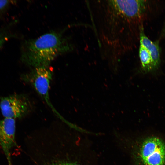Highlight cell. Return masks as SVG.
I'll use <instances>...</instances> for the list:
<instances>
[{"label":"cell","mask_w":165,"mask_h":165,"mask_svg":"<svg viewBox=\"0 0 165 165\" xmlns=\"http://www.w3.org/2000/svg\"><path fill=\"white\" fill-rule=\"evenodd\" d=\"M104 5V20L109 27L111 39H124L130 28L142 24L148 12L149 2L146 0H108ZM127 37V36H126Z\"/></svg>","instance_id":"7a4b0ae2"},{"label":"cell","mask_w":165,"mask_h":165,"mask_svg":"<svg viewBox=\"0 0 165 165\" xmlns=\"http://www.w3.org/2000/svg\"><path fill=\"white\" fill-rule=\"evenodd\" d=\"M10 2V1L8 0H0V11L6 7Z\"/></svg>","instance_id":"8fae6325"},{"label":"cell","mask_w":165,"mask_h":165,"mask_svg":"<svg viewBox=\"0 0 165 165\" xmlns=\"http://www.w3.org/2000/svg\"><path fill=\"white\" fill-rule=\"evenodd\" d=\"M139 44L145 46L150 52L155 70L159 67L161 62L160 50L159 42L150 39L145 34L143 25L139 29Z\"/></svg>","instance_id":"ba28073f"},{"label":"cell","mask_w":165,"mask_h":165,"mask_svg":"<svg viewBox=\"0 0 165 165\" xmlns=\"http://www.w3.org/2000/svg\"><path fill=\"white\" fill-rule=\"evenodd\" d=\"M72 45L62 32L52 31L24 43L21 60L34 68L48 67L57 56L72 51Z\"/></svg>","instance_id":"3957f363"},{"label":"cell","mask_w":165,"mask_h":165,"mask_svg":"<svg viewBox=\"0 0 165 165\" xmlns=\"http://www.w3.org/2000/svg\"><path fill=\"white\" fill-rule=\"evenodd\" d=\"M2 114L6 118H20L32 109L28 98L23 94H14L2 97L0 101Z\"/></svg>","instance_id":"8992f818"},{"label":"cell","mask_w":165,"mask_h":165,"mask_svg":"<svg viewBox=\"0 0 165 165\" xmlns=\"http://www.w3.org/2000/svg\"><path fill=\"white\" fill-rule=\"evenodd\" d=\"M11 37V35L6 30H0V48Z\"/></svg>","instance_id":"30bf717a"},{"label":"cell","mask_w":165,"mask_h":165,"mask_svg":"<svg viewBox=\"0 0 165 165\" xmlns=\"http://www.w3.org/2000/svg\"><path fill=\"white\" fill-rule=\"evenodd\" d=\"M67 131L29 134L28 156L33 165H82L75 158Z\"/></svg>","instance_id":"6da1fadb"},{"label":"cell","mask_w":165,"mask_h":165,"mask_svg":"<svg viewBox=\"0 0 165 165\" xmlns=\"http://www.w3.org/2000/svg\"><path fill=\"white\" fill-rule=\"evenodd\" d=\"M52 76V72L49 66L40 67L33 68L28 73L23 74L21 78L32 86L38 93L58 114L51 104L49 97V90Z\"/></svg>","instance_id":"5b68a950"},{"label":"cell","mask_w":165,"mask_h":165,"mask_svg":"<svg viewBox=\"0 0 165 165\" xmlns=\"http://www.w3.org/2000/svg\"><path fill=\"white\" fill-rule=\"evenodd\" d=\"M139 56L141 63V69L144 72L155 70L152 56L148 50L139 44Z\"/></svg>","instance_id":"9c48e42d"},{"label":"cell","mask_w":165,"mask_h":165,"mask_svg":"<svg viewBox=\"0 0 165 165\" xmlns=\"http://www.w3.org/2000/svg\"><path fill=\"white\" fill-rule=\"evenodd\" d=\"M15 119L6 118L0 120V145L11 164L10 151L16 145Z\"/></svg>","instance_id":"52a82bcc"},{"label":"cell","mask_w":165,"mask_h":165,"mask_svg":"<svg viewBox=\"0 0 165 165\" xmlns=\"http://www.w3.org/2000/svg\"><path fill=\"white\" fill-rule=\"evenodd\" d=\"M135 165H165V141L155 135L140 139L133 148Z\"/></svg>","instance_id":"277c9868"}]
</instances>
